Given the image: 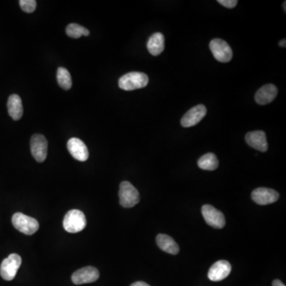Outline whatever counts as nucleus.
<instances>
[{
    "label": "nucleus",
    "mask_w": 286,
    "mask_h": 286,
    "mask_svg": "<svg viewBox=\"0 0 286 286\" xmlns=\"http://www.w3.org/2000/svg\"><path fill=\"white\" fill-rule=\"evenodd\" d=\"M149 83V78L146 74L138 72H128L122 76L118 80L120 88L125 91H133L136 89L142 88Z\"/></svg>",
    "instance_id": "f257e3e1"
},
{
    "label": "nucleus",
    "mask_w": 286,
    "mask_h": 286,
    "mask_svg": "<svg viewBox=\"0 0 286 286\" xmlns=\"http://www.w3.org/2000/svg\"><path fill=\"white\" fill-rule=\"evenodd\" d=\"M86 217L83 212L78 209H72L64 216L63 226L68 233H78L86 228Z\"/></svg>",
    "instance_id": "f03ea898"
},
{
    "label": "nucleus",
    "mask_w": 286,
    "mask_h": 286,
    "mask_svg": "<svg viewBox=\"0 0 286 286\" xmlns=\"http://www.w3.org/2000/svg\"><path fill=\"white\" fill-rule=\"evenodd\" d=\"M120 203L124 208H133L140 203V192L129 182H122L120 186Z\"/></svg>",
    "instance_id": "7ed1b4c3"
},
{
    "label": "nucleus",
    "mask_w": 286,
    "mask_h": 286,
    "mask_svg": "<svg viewBox=\"0 0 286 286\" xmlns=\"http://www.w3.org/2000/svg\"><path fill=\"white\" fill-rule=\"evenodd\" d=\"M12 224L18 232L28 236L34 234L39 228V224L36 218L26 216L21 212L14 214L12 217Z\"/></svg>",
    "instance_id": "20e7f679"
},
{
    "label": "nucleus",
    "mask_w": 286,
    "mask_h": 286,
    "mask_svg": "<svg viewBox=\"0 0 286 286\" xmlns=\"http://www.w3.org/2000/svg\"><path fill=\"white\" fill-rule=\"evenodd\" d=\"M21 264V257L17 254H12L4 259L0 266V275L4 280H13L16 278Z\"/></svg>",
    "instance_id": "39448f33"
},
{
    "label": "nucleus",
    "mask_w": 286,
    "mask_h": 286,
    "mask_svg": "<svg viewBox=\"0 0 286 286\" xmlns=\"http://www.w3.org/2000/svg\"><path fill=\"white\" fill-rule=\"evenodd\" d=\"M213 56L218 62L228 63L233 58V52L228 43L222 39L216 38L212 40L209 44Z\"/></svg>",
    "instance_id": "423d86ee"
},
{
    "label": "nucleus",
    "mask_w": 286,
    "mask_h": 286,
    "mask_svg": "<svg viewBox=\"0 0 286 286\" xmlns=\"http://www.w3.org/2000/svg\"><path fill=\"white\" fill-rule=\"evenodd\" d=\"M202 214L205 222L214 228L221 229L226 224L224 214L212 205H204L202 207Z\"/></svg>",
    "instance_id": "0eeeda50"
},
{
    "label": "nucleus",
    "mask_w": 286,
    "mask_h": 286,
    "mask_svg": "<svg viewBox=\"0 0 286 286\" xmlns=\"http://www.w3.org/2000/svg\"><path fill=\"white\" fill-rule=\"evenodd\" d=\"M47 140L42 134H34L30 140L31 154L38 162H43L47 157Z\"/></svg>",
    "instance_id": "6e6552de"
},
{
    "label": "nucleus",
    "mask_w": 286,
    "mask_h": 286,
    "mask_svg": "<svg viewBox=\"0 0 286 286\" xmlns=\"http://www.w3.org/2000/svg\"><path fill=\"white\" fill-rule=\"evenodd\" d=\"M100 278V272L95 267H84L78 270L72 276V280L75 284H87L96 282Z\"/></svg>",
    "instance_id": "1a4fd4ad"
},
{
    "label": "nucleus",
    "mask_w": 286,
    "mask_h": 286,
    "mask_svg": "<svg viewBox=\"0 0 286 286\" xmlns=\"http://www.w3.org/2000/svg\"><path fill=\"white\" fill-rule=\"evenodd\" d=\"M207 114V108L204 105L199 104L188 110L180 120V124L184 128H191L199 124Z\"/></svg>",
    "instance_id": "9d476101"
},
{
    "label": "nucleus",
    "mask_w": 286,
    "mask_h": 286,
    "mask_svg": "<svg viewBox=\"0 0 286 286\" xmlns=\"http://www.w3.org/2000/svg\"><path fill=\"white\" fill-rule=\"evenodd\" d=\"M252 198L258 204H270L279 199V194L268 188H258L252 192Z\"/></svg>",
    "instance_id": "9b49d317"
},
{
    "label": "nucleus",
    "mask_w": 286,
    "mask_h": 286,
    "mask_svg": "<svg viewBox=\"0 0 286 286\" xmlns=\"http://www.w3.org/2000/svg\"><path fill=\"white\" fill-rule=\"evenodd\" d=\"M232 271V266L226 260H220L212 266L208 276L212 282H220L229 276Z\"/></svg>",
    "instance_id": "f8f14e48"
},
{
    "label": "nucleus",
    "mask_w": 286,
    "mask_h": 286,
    "mask_svg": "<svg viewBox=\"0 0 286 286\" xmlns=\"http://www.w3.org/2000/svg\"><path fill=\"white\" fill-rule=\"evenodd\" d=\"M67 148L70 154L80 162H86L88 158V147L82 140L78 138H72L67 143Z\"/></svg>",
    "instance_id": "ddd939ff"
},
{
    "label": "nucleus",
    "mask_w": 286,
    "mask_h": 286,
    "mask_svg": "<svg viewBox=\"0 0 286 286\" xmlns=\"http://www.w3.org/2000/svg\"><path fill=\"white\" fill-rule=\"evenodd\" d=\"M245 138L248 145L254 149L260 152H266L268 150L266 136L265 132L262 130L249 132L246 134Z\"/></svg>",
    "instance_id": "4468645a"
},
{
    "label": "nucleus",
    "mask_w": 286,
    "mask_h": 286,
    "mask_svg": "<svg viewBox=\"0 0 286 286\" xmlns=\"http://www.w3.org/2000/svg\"><path fill=\"white\" fill-rule=\"evenodd\" d=\"M278 88L272 84H266L258 90L256 94V101L259 105H266L274 100L278 96Z\"/></svg>",
    "instance_id": "2eb2a0df"
},
{
    "label": "nucleus",
    "mask_w": 286,
    "mask_h": 286,
    "mask_svg": "<svg viewBox=\"0 0 286 286\" xmlns=\"http://www.w3.org/2000/svg\"><path fill=\"white\" fill-rule=\"evenodd\" d=\"M156 241H157L158 248L163 252L174 254V256L178 254L180 252L179 246L170 236L164 234H159L157 236Z\"/></svg>",
    "instance_id": "dca6fc26"
},
{
    "label": "nucleus",
    "mask_w": 286,
    "mask_h": 286,
    "mask_svg": "<svg viewBox=\"0 0 286 286\" xmlns=\"http://www.w3.org/2000/svg\"><path fill=\"white\" fill-rule=\"evenodd\" d=\"M8 113L14 120H20L24 114L22 102L20 96L13 94L8 101Z\"/></svg>",
    "instance_id": "f3484780"
},
{
    "label": "nucleus",
    "mask_w": 286,
    "mask_h": 286,
    "mask_svg": "<svg viewBox=\"0 0 286 286\" xmlns=\"http://www.w3.org/2000/svg\"><path fill=\"white\" fill-rule=\"evenodd\" d=\"M164 38L160 33L154 34L147 42V50L153 56H158L164 51Z\"/></svg>",
    "instance_id": "a211bd4d"
},
{
    "label": "nucleus",
    "mask_w": 286,
    "mask_h": 286,
    "mask_svg": "<svg viewBox=\"0 0 286 286\" xmlns=\"http://www.w3.org/2000/svg\"><path fill=\"white\" fill-rule=\"evenodd\" d=\"M198 166L203 170H216L218 166V160L214 154L208 153L198 160Z\"/></svg>",
    "instance_id": "6ab92c4d"
},
{
    "label": "nucleus",
    "mask_w": 286,
    "mask_h": 286,
    "mask_svg": "<svg viewBox=\"0 0 286 286\" xmlns=\"http://www.w3.org/2000/svg\"><path fill=\"white\" fill-rule=\"evenodd\" d=\"M56 80H58V84L64 90H70L71 88L72 84L71 75H70V72L66 68H62V67H59L58 68Z\"/></svg>",
    "instance_id": "aec40b11"
},
{
    "label": "nucleus",
    "mask_w": 286,
    "mask_h": 286,
    "mask_svg": "<svg viewBox=\"0 0 286 286\" xmlns=\"http://www.w3.org/2000/svg\"><path fill=\"white\" fill-rule=\"evenodd\" d=\"M66 34L68 37L72 38H79L82 36H88L89 32L87 28L76 24H71L66 28Z\"/></svg>",
    "instance_id": "412c9836"
},
{
    "label": "nucleus",
    "mask_w": 286,
    "mask_h": 286,
    "mask_svg": "<svg viewBox=\"0 0 286 286\" xmlns=\"http://www.w3.org/2000/svg\"><path fill=\"white\" fill-rule=\"evenodd\" d=\"M20 5L24 12L33 13L37 8V2L35 0H20Z\"/></svg>",
    "instance_id": "4be33fe9"
},
{
    "label": "nucleus",
    "mask_w": 286,
    "mask_h": 286,
    "mask_svg": "<svg viewBox=\"0 0 286 286\" xmlns=\"http://www.w3.org/2000/svg\"><path fill=\"white\" fill-rule=\"evenodd\" d=\"M218 2L225 8L232 9V8H236L238 1L237 0H218Z\"/></svg>",
    "instance_id": "5701e85b"
},
{
    "label": "nucleus",
    "mask_w": 286,
    "mask_h": 286,
    "mask_svg": "<svg viewBox=\"0 0 286 286\" xmlns=\"http://www.w3.org/2000/svg\"><path fill=\"white\" fill-rule=\"evenodd\" d=\"M272 286H286L283 284L282 280H278V279H276V280H274L272 283Z\"/></svg>",
    "instance_id": "b1692460"
},
{
    "label": "nucleus",
    "mask_w": 286,
    "mask_h": 286,
    "mask_svg": "<svg viewBox=\"0 0 286 286\" xmlns=\"http://www.w3.org/2000/svg\"><path fill=\"white\" fill-rule=\"evenodd\" d=\"M130 286H150L147 283L143 282H137L133 283Z\"/></svg>",
    "instance_id": "393cba45"
},
{
    "label": "nucleus",
    "mask_w": 286,
    "mask_h": 286,
    "mask_svg": "<svg viewBox=\"0 0 286 286\" xmlns=\"http://www.w3.org/2000/svg\"><path fill=\"white\" fill-rule=\"evenodd\" d=\"M279 46L282 48H286V39H283L282 41L279 42Z\"/></svg>",
    "instance_id": "a878e982"
},
{
    "label": "nucleus",
    "mask_w": 286,
    "mask_h": 286,
    "mask_svg": "<svg viewBox=\"0 0 286 286\" xmlns=\"http://www.w3.org/2000/svg\"><path fill=\"white\" fill-rule=\"evenodd\" d=\"M286 1H284V4H283V6H284V12H286Z\"/></svg>",
    "instance_id": "bb28decb"
}]
</instances>
